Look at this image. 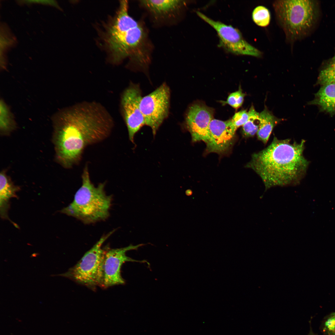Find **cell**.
<instances>
[{"label": "cell", "instance_id": "obj_6", "mask_svg": "<svg viewBox=\"0 0 335 335\" xmlns=\"http://www.w3.org/2000/svg\"><path fill=\"white\" fill-rule=\"evenodd\" d=\"M114 231L102 236L65 275L92 289L102 287L105 254L102 245Z\"/></svg>", "mask_w": 335, "mask_h": 335}, {"label": "cell", "instance_id": "obj_5", "mask_svg": "<svg viewBox=\"0 0 335 335\" xmlns=\"http://www.w3.org/2000/svg\"><path fill=\"white\" fill-rule=\"evenodd\" d=\"M273 7L277 22L290 43L307 35L318 16L315 1L278 0L273 2Z\"/></svg>", "mask_w": 335, "mask_h": 335}, {"label": "cell", "instance_id": "obj_2", "mask_svg": "<svg viewBox=\"0 0 335 335\" xmlns=\"http://www.w3.org/2000/svg\"><path fill=\"white\" fill-rule=\"evenodd\" d=\"M126 0L120 1L117 14L107 30L105 40L112 62L118 64L129 59L128 67L147 73L151 61L153 46L142 22L132 17Z\"/></svg>", "mask_w": 335, "mask_h": 335}, {"label": "cell", "instance_id": "obj_1", "mask_svg": "<svg viewBox=\"0 0 335 335\" xmlns=\"http://www.w3.org/2000/svg\"><path fill=\"white\" fill-rule=\"evenodd\" d=\"M52 120L57 159L66 168L79 164L85 148L106 139L114 125L106 109L94 101L81 102L61 109Z\"/></svg>", "mask_w": 335, "mask_h": 335}, {"label": "cell", "instance_id": "obj_16", "mask_svg": "<svg viewBox=\"0 0 335 335\" xmlns=\"http://www.w3.org/2000/svg\"><path fill=\"white\" fill-rule=\"evenodd\" d=\"M16 123L10 107L4 100L0 101V129L2 134H7L15 129Z\"/></svg>", "mask_w": 335, "mask_h": 335}, {"label": "cell", "instance_id": "obj_9", "mask_svg": "<svg viewBox=\"0 0 335 335\" xmlns=\"http://www.w3.org/2000/svg\"><path fill=\"white\" fill-rule=\"evenodd\" d=\"M142 97L139 85L132 83L120 96V113L127 128L129 139L133 143L136 133L145 125L140 107Z\"/></svg>", "mask_w": 335, "mask_h": 335}, {"label": "cell", "instance_id": "obj_7", "mask_svg": "<svg viewBox=\"0 0 335 335\" xmlns=\"http://www.w3.org/2000/svg\"><path fill=\"white\" fill-rule=\"evenodd\" d=\"M170 98L169 87L165 83L149 94L142 97L140 107L145 125L150 127L154 135L168 117Z\"/></svg>", "mask_w": 335, "mask_h": 335}, {"label": "cell", "instance_id": "obj_25", "mask_svg": "<svg viewBox=\"0 0 335 335\" xmlns=\"http://www.w3.org/2000/svg\"><path fill=\"white\" fill-rule=\"evenodd\" d=\"M308 335H316L314 333H313V332H312V330L311 329H310V332H309V334H308Z\"/></svg>", "mask_w": 335, "mask_h": 335}, {"label": "cell", "instance_id": "obj_20", "mask_svg": "<svg viewBox=\"0 0 335 335\" xmlns=\"http://www.w3.org/2000/svg\"><path fill=\"white\" fill-rule=\"evenodd\" d=\"M252 18L256 25L260 27H265L270 23V12L266 7L263 6H258L253 10Z\"/></svg>", "mask_w": 335, "mask_h": 335}, {"label": "cell", "instance_id": "obj_11", "mask_svg": "<svg viewBox=\"0 0 335 335\" xmlns=\"http://www.w3.org/2000/svg\"><path fill=\"white\" fill-rule=\"evenodd\" d=\"M144 245L143 244L135 246L131 245L121 248H107L105 249L102 288H107L125 283V280L121 273L122 266L125 262H147L145 260L138 261L133 259L126 256V254L127 251L136 250Z\"/></svg>", "mask_w": 335, "mask_h": 335}, {"label": "cell", "instance_id": "obj_10", "mask_svg": "<svg viewBox=\"0 0 335 335\" xmlns=\"http://www.w3.org/2000/svg\"><path fill=\"white\" fill-rule=\"evenodd\" d=\"M139 4L157 26L175 25L188 2L180 0H139Z\"/></svg>", "mask_w": 335, "mask_h": 335}, {"label": "cell", "instance_id": "obj_14", "mask_svg": "<svg viewBox=\"0 0 335 335\" xmlns=\"http://www.w3.org/2000/svg\"><path fill=\"white\" fill-rule=\"evenodd\" d=\"M309 104L317 106L322 111L335 114V83L322 86Z\"/></svg>", "mask_w": 335, "mask_h": 335}, {"label": "cell", "instance_id": "obj_3", "mask_svg": "<svg viewBox=\"0 0 335 335\" xmlns=\"http://www.w3.org/2000/svg\"><path fill=\"white\" fill-rule=\"evenodd\" d=\"M305 141L291 142L274 137L270 144L252 154L246 167L261 177L266 189L298 184L305 176L309 162L303 155Z\"/></svg>", "mask_w": 335, "mask_h": 335}, {"label": "cell", "instance_id": "obj_4", "mask_svg": "<svg viewBox=\"0 0 335 335\" xmlns=\"http://www.w3.org/2000/svg\"><path fill=\"white\" fill-rule=\"evenodd\" d=\"M82 179V185L73 202L61 212L87 224L105 220L109 216L112 202V196L107 195L105 190L106 182L95 186L91 180L87 164Z\"/></svg>", "mask_w": 335, "mask_h": 335}, {"label": "cell", "instance_id": "obj_12", "mask_svg": "<svg viewBox=\"0 0 335 335\" xmlns=\"http://www.w3.org/2000/svg\"><path fill=\"white\" fill-rule=\"evenodd\" d=\"M213 115V109L204 105L196 103L190 106L186 114L185 124L193 142H208L210 124Z\"/></svg>", "mask_w": 335, "mask_h": 335}, {"label": "cell", "instance_id": "obj_22", "mask_svg": "<svg viewBox=\"0 0 335 335\" xmlns=\"http://www.w3.org/2000/svg\"><path fill=\"white\" fill-rule=\"evenodd\" d=\"M248 118V112L246 110H243L236 113L230 119L233 127L236 130L238 128L242 126Z\"/></svg>", "mask_w": 335, "mask_h": 335}, {"label": "cell", "instance_id": "obj_8", "mask_svg": "<svg viewBox=\"0 0 335 335\" xmlns=\"http://www.w3.org/2000/svg\"><path fill=\"white\" fill-rule=\"evenodd\" d=\"M197 15L216 31L219 39V45L229 52L237 55L261 58L263 53L248 42L240 32L230 25L214 20L198 11Z\"/></svg>", "mask_w": 335, "mask_h": 335}, {"label": "cell", "instance_id": "obj_19", "mask_svg": "<svg viewBox=\"0 0 335 335\" xmlns=\"http://www.w3.org/2000/svg\"><path fill=\"white\" fill-rule=\"evenodd\" d=\"M317 83L321 86L335 83V55L326 62L320 70Z\"/></svg>", "mask_w": 335, "mask_h": 335}, {"label": "cell", "instance_id": "obj_21", "mask_svg": "<svg viewBox=\"0 0 335 335\" xmlns=\"http://www.w3.org/2000/svg\"><path fill=\"white\" fill-rule=\"evenodd\" d=\"M245 95L239 86L238 91L230 93L226 100L221 102L223 105L227 104L237 109L242 105Z\"/></svg>", "mask_w": 335, "mask_h": 335}, {"label": "cell", "instance_id": "obj_24", "mask_svg": "<svg viewBox=\"0 0 335 335\" xmlns=\"http://www.w3.org/2000/svg\"><path fill=\"white\" fill-rule=\"evenodd\" d=\"M186 194L188 196L191 195L192 194V192L190 190H187L185 192Z\"/></svg>", "mask_w": 335, "mask_h": 335}, {"label": "cell", "instance_id": "obj_13", "mask_svg": "<svg viewBox=\"0 0 335 335\" xmlns=\"http://www.w3.org/2000/svg\"><path fill=\"white\" fill-rule=\"evenodd\" d=\"M209 139L206 143L208 153L223 154L227 151L233 143L236 130L231 119L223 121L213 119L209 125Z\"/></svg>", "mask_w": 335, "mask_h": 335}, {"label": "cell", "instance_id": "obj_18", "mask_svg": "<svg viewBox=\"0 0 335 335\" xmlns=\"http://www.w3.org/2000/svg\"><path fill=\"white\" fill-rule=\"evenodd\" d=\"M248 112V119L242 128V134L243 136L247 138L253 136L257 134L260 124V114L255 110L253 105Z\"/></svg>", "mask_w": 335, "mask_h": 335}, {"label": "cell", "instance_id": "obj_23", "mask_svg": "<svg viewBox=\"0 0 335 335\" xmlns=\"http://www.w3.org/2000/svg\"><path fill=\"white\" fill-rule=\"evenodd\" d=\"M323 331L326 335H335V312L331 313L325 320Z\"/></svg>", "mask_w": 335, "mask_h": 335}, {"label": "cell", "instance_id": "obj_17", "mask_svg": "<svg viewBox=\"0 0 335 335\" xmlns=\"http://www.w3.org/2000/svg\"><path fill=\"white\" fill-rule=\"evenodd\" d=\"M0 176V206L3 208L8 199L15 196L18 188L13 185L4 172H1Z\"/></svg>", "mask_w": 335, "mask_h": 335}, {"label": "cell", "instance_id": "obj_15", "mask_svg": "<svg viewBox=\"0 0 335 335\" xmlns=\"http://www.w3.org/2000/svg\"><path fill=\"white\" fill-rule=\"evenodd\" d=\"M260 124L257 135L258 139L266 143L275 126L281 120L275 116L266 108L259 114Z\"/></svg>", "mask_w": 335, "mask_h": 335}]
</instances>
